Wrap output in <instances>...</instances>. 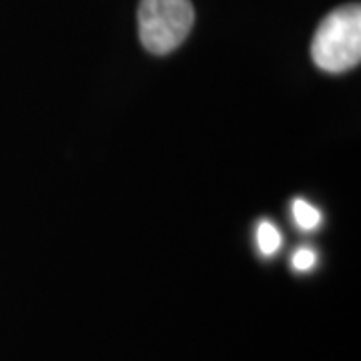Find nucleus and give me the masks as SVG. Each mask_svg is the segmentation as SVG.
I'll use <instances>...</instances> for the list:
<instances>
[{"label":"nucleus","instance_id":"f257e3e1","mask_svg":"<svg viewBox=\"0 0 361 361\" xmlns=\"http://www.w3.org/2000/svg\"><path fill=\"white\" fill-rule=\"evenodd\" d=\"M313 63L325 73H345L361 61V8L348 4L327 14L311 42Z\"/></svg>","mask_w":361,"mask_h":361},{"label":"nucleus","instance_id":"f03ea898","mask_svg":"<svg viewBox=\"0 0 361 361\" xmlns=\"http://www.w3.org/2000/svg\"><path fill=\"white\" fill-rule=\"evenodd\" d=\"M195 23L191 0H141L139 39L153 54H169L189 37Z\"/></svg>","mask_w":361,"mask_h":361},{"label":"nucleus","instance_id":"7ed1b4c3","mask_svg":"<svg viewBox=\"0 0 361 361\" xmlns=\"http://www.w3.org/2000/svg\"><path fill=\"white\" fill-rule=\"evenodd\" d=\"M293 219H295V223L303 231H311V229H317L319 227L322 213L313 205H310L307 201L297 199L295 203H293Z\"/></svg>","mask_w":361,"mask_h":361},{"label":"nucleus","instance_id":"20e7f679","mask_svg":"<svg viewBox=\"0 0 361 361\" xmlns=\"http://www.w3.org/2000/svg\"><path fill=\"white\" fill-rule=\"evenodd\" d=\"M257 243L263 255H273L281 247V233L273 223L263 221L257 227Z\"/></svg>","mask_w":361,"mask_h":361},{"label":"nucleus","instance_id":"39448f33","mask_svg":"<svg viewBox=\"0 0 361 361\" xmlns=\"http://www.w3.org/2000/svg\"><path fill=\"white\" fill-rule=\"evenodd\" d=\"M315 261H317L315 251H311L307 247H301V249H297L295 255H293V267L297 271H310L315 265Z\"/></svg>","mask_w":361,"mask_h":361}]
</instances>
